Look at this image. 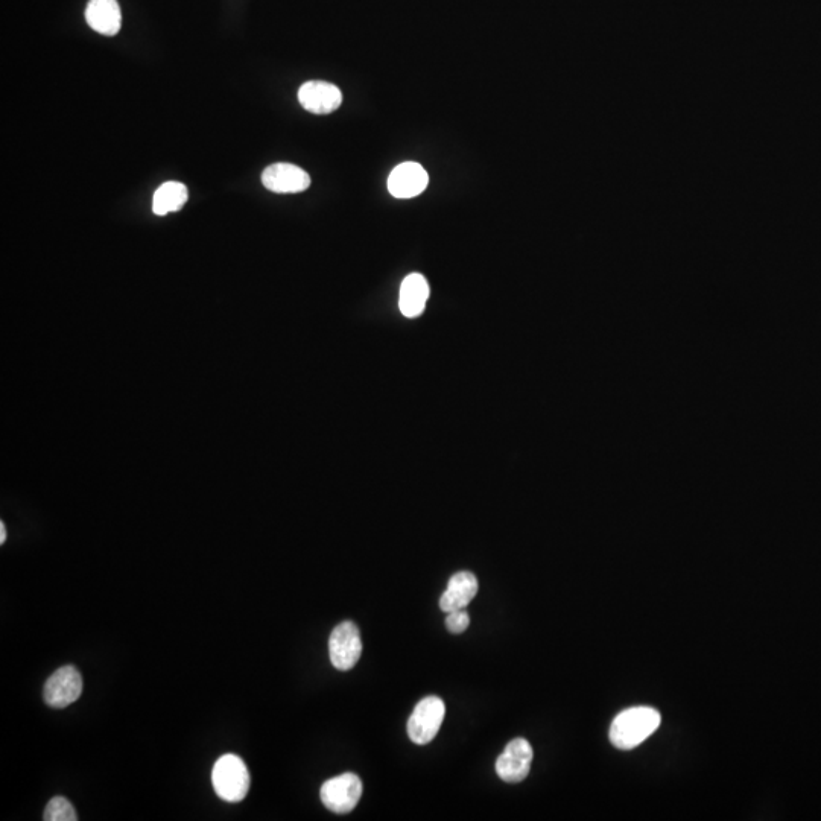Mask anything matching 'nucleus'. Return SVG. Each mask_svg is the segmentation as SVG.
<instances>
[{
	"instance_id": "obj_11",
	"label": "nucleus",
	"mask_w": 821,
	"mask_h": 821,
	"mask_svg": "<svg viewBox=\"0 0 821 821\" xmlns=\"http://www.w3.org/2000/svg\"><path fill=\"white\" fill-rule=\"evenodd\" d=\"M87 25L105 37L118 35L122 26V13L118 0H89L86 8Z\"/></svg>"
},
{
	"instance_id": "obj_4",
	"label": "nucleus",
	"mask_w": 821,
	"mask_h": 821,
	"mask_svg": "<svg viewBox=\"0 0 821 821\" xmlns=\"http://www.w3.org/2000/svg\"><path fill=\"white\" fill-rule=\"evenodd\" d=\"M321 802L335 814H349L362 797V782L356 774L346 773L324 782Z\"/></svg>"
},
{
	"instance_id": "obj_8",
	"label": "nucleus",
	"mask_w": 821,
	"mask_h": 821,
	"mask_svg": "<svg viewBox=\"0 0 821 821\" xmlns=\"http://www.w3.org/2000/svg\"><path fill=\"white\" fill-rule=\"evenodd\" d=\"M262 183L274 194H300L311 186V177L292 163H274L265 169Z\"/></svg>"
},
{
	"instance_id": "obj_2",
	"label": "nucleus",
	"mask_w": 821,
	"mask_h": 821,
	"mask_svg": "<svg viewBox=\"0 0 821 821\" xmlns=\"http://www.w3.org/2000/svg\"><path fill=\"white\" fill-rule=\"evenodd\" d=\"M216 794L229 803H238L250 791V773L247 765L236 755H224L216 761L212 771Z\"/></svg>"
},
{
	"instance_id": "obj_17",
	"label": "nucleus",
	"mask_w": 821,
	"mask_h": 821,
	"mask_svg": "<svg viewBox=\"0 0 821 821\" xmlns=\"http://www.w3.org/2000/svg\"><path fill=\"white\" fill-rule=\"evenodd\" d=\"M7 539V531H5V524H0V543H5Z\"/></svg>"
},
{
	"instance_id": "obj_12",
	"label": "nucleus",
	"mask_w": 821,
	"mask_h": 821,
	"mask_svg": "<svg viewBox=\"0 0 821 821\" xmlns=\"http://www.w3.org/2000/svg\"><path fill=\"white\" fill-rule=\"evenodd\" d=\"M478 593V580L472 572H458L449 580L446 592L441 595L440 609L444 613L463 610L472 603Z\"/></svg>"
},
{
	"instance_id": "obj_5",
	"label": "nucleus",
	"mask_w": 821,
	"mask_h": 821,
	"mask_svg": "<svg viewBox=\"0 0 821 821\" xmlns=\"http://www.w3.org/2000/svg\"><path fill=\"white\" fill-rule=\"evenodd\" d=\"M330 662L340 671H349L361 659L362 639L358 625L352 621L341 622L333 628L329 639Z\"/></svg>"
},
{
	"instance_id": "obj_16",
	"label": "nucleus",
	"mask_w": 821,
	"mask_h": 821,
	"mask_svg": "<svg viewBox=\"0 0 821 821\" xmlns=\"http://www.w3.org/2000/svg\"><path fill=\"white\" fill-rule=\"evenodd\" d=\"M470 625V616L466 610H455L447 613L446 627L452 634H460L466 631Z\"/></svg>"
},
{
	"instance_id": "obj_14",
	"label": "nucleus",
	"mask_w": 821,
	"mask_h": 821,
	"mask_svg": "<svg viewBox=\"0 0 821 821\" xmlns=\"http://www.w3.org/2000/svg\"><path fill=\"white\" fill-rule=\"evenodd\" d=\"M189 191L183 183L168 181L157 189L153 198V210L156 215L165 216L178 212L188 203Z\"/></svg>"
},
{
	"instance_id": "obj_9",
	"label": "nucleus",
	"mask_w": 821,
	"mask_h": 821,
	"mask_svg": "<svg viewBox=\"0 0 821 821\" xmlns=\"http://www.w3.org/2000/svg\"><path fill=\"white\" fill-rule=\"evenodd\" d=\"M298 101L309 113L329 115L341 107L343 93L335 84L326 83V81H308L298 90Z\"/></svg>"
},
{
	"instance_id": "obj_13",
	"label": "nucleus",
	"mask_w": 821,
	"mask_h": 821,
	"mask_svg": "<svg viewBox=\"0 0 821 821\" xmlns=\"http://www.w3.org/2000/svg\"><path fill=\"white\" fill-rule=\"evenodd\" d=\"M429 298V285L422 274H409L400 286L399 308L408 318L423 314Z\"/></svg>"
},
{
	"instance_id": "obj_10",
	"label": "nucleus",
	"mask_w": 821,
	"mask_h": 821,
	"mask_svg": "<svg viewBox=\"0 0 821 821\" xmlns=\"http://www.w3.org/2000/svg\"><path fill=\"white\" fill-rule=\"evenodd\" d=\"M429 175L422 165L416 162H405L396 166L388 178V191L394 198L406 200L425 192L428 188Z\"/></svg>"
},
{
	"instance_id": "obj_6",
	"label": "nucleus",
	"mask_w": 821,
	"mask_h": 821,
	"mask_svg": "<svg viewBox=\"0 0 821 821\" xmlns=\"http://www.w3.org/2000/svg\"><path fill=\"white\" fill-rule=\"evenodd\" d=\"M83 694V677L75 666L57 669L45 685L43 697L48 706L64 709L75 703Z\"/></svg>"
},
{
	"instance_id": "obj_1",
	"label": "nucleus",
	"mask_w": 821,
	"mask_h": 821,
	"mask_svg": "<svg viewBox=\"0 0 821 821\" xmlns=\"http://www.w3.org/2000/svg\"><path fill=\"white\" fill-rule=\"evenodd\" d=\"M660 726V714L653 707H631L621 712L610 727V741L616 749L631 750L650 738Z\"/></svg>"
},
{
	"instance_id": "obj_7",
	"label": "nucleus",
	"mask_w": 821,
	"mask_h": 821,
	"mask_svg": "<svg viewBox=\"0 0 821 821\" xmlns=\"http://www.w3.org/2000/svg\"><path fill=\"white\" fill-rule=\"evenodd\" d=\"M533 756V747L527 739H513L496 761V773L504 782H522L530 774Z\"/></svg>"
},
{
	"instance_id": "obj_3",
	"label": "nucleus",
	"mask_w": 821,
	"mask_h": 821,
	"mask_svg": "<svg viewBox=\"0 0 821 821\" xmlns=\"http://www.w3.org/2000/svg\"><path fill=\"white\" fill-rule=\"evenodd\" d=\"M446 715V706L440 697H426L417 704L408 720V736L414 744L426 745L434 741Z\"/></svg>"
},
{
	"instance_id": "obj_15",
	"label": "nucleus",
	"mask_w": 821,
	"mask_h": 821,
	"mask_svg": "<svg viewBox=\"0 0 821 821\" xmlns=\"http://www.w3.org/2000/svg\"><path fill=\"white\" fill-rule=\"evenodd\" d=\"M46 821H77L78 815L72 803L64 797H54L46 806Z\"/></svg>"
}]
</instances>
